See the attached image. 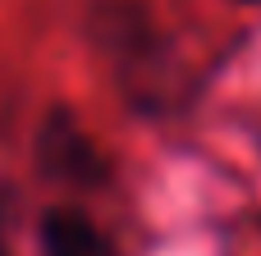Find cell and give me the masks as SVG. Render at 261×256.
Returning <instances> with one entry per match:
<instances>
[{"instance_id":"cell-1","label":"cell","mask_w":261,"mask_h":256,"mask_svg":"<svg viewBox=\"0 0 261 256\" xmlns=\"http://www.w3.org/2000/svg\"><path fill=\"white\" fill-rule=\"evenodd\" d=\"M37 165H41V174L64 179V183H78V188H96V183H106V174H110L101 147L78 128V119H73L64 105L46 110V119H41V133H37Z\"/></svg>"},{"instance_id":"cell-2","label":"cell","mask_w":261,"mask_h":256,"mask_svg":"<svg viewBox=\"0 0 261 256\" xmlns=\"http://www.w3.org/2000/svg\"><path fill=\"white\" fill-rule=\"evenodd\" d=\"M41 256H119V247L73 206H50L37 215Z\"/></svg>"},{"instance_id":"cell-3","label":"cell","mask_w":261,"mask_h":256,"mask_svg":"<svg viewBox=\"0 0 261 256\" xmlns=\"http://www.w3.org/2000/svg\"><path fill=\"white\" fill-rule=\"evenodd\" d=\"M243 5H261V0H243Z\"/></svg>"}]
</instances>
